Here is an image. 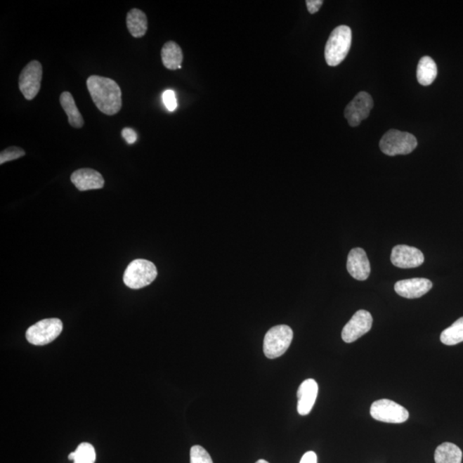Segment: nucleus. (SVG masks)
I'll return each instance as SVG.
<instances>
[{
  "instance_id": "obj_1",
  "label": "nucleus",
  "mask_w": 463,
  "mask_h": 463,
  "mask_svg": "<svg viewBox=\"0 0 463 463\" xmlns=\"http://www.w3.org/2000/svg\"><path fill=\"white\" fill-rule=\"evenodd\" d=\"M87 88L93 102L104 115L118 114L122 107V92L115 80L100 76H91Z\"/></svg>"
},
{
  "instance_id": "obj_2",
  "label": "nucleus",
  "mask_w": 463,
  "mask_h": 463,
  "mask_svg": "<svg viewBox=\"0 0 463 463\" xmlns=\"http://www.w3.org/2000/svg\"><path fill=\"white\" fill-rule=\"evenodd\" d=\"M352 30L348 26L341 25L332 31L325 46L326 63L330 66L340 65L351 48Z\"/></svg>"
},
{
  "instance_id": "obj_3",
  "label": "nucleus",
  "mask_w": 463,
  "mask_h": 463,
  "mask_svg": "<svg viewBox=\"0 0 463 463\" xmlns=\"http://www.w3.org/2000/svg\"><path fill=\"white\" fill-rule=\"evenodd\" d=\"M157 276V268L146 259H136L127 266L124 282L132 289H143L152 283Z\"/></svg>"
},
{
  "instance_id": "obj_4",
  "label": "nucleus",
  "mask_w": 463,
  "mask_h": 463,
  "mask_svg": "<svg viewBox=\"0 0 463 463\" xmlns=\"http://www.w3.org/2000/svg\"><path fill=\"white\" fill-rule=\"evenodd\" d=\"M417 145L418 141L414 135L398 130L388 131L379 143L381 151L389 157L410 154Z\"/></svg>"
},
{
  "instance_id": "obj_5",
  "label": "nucleus",
  "mask_w": 463,
  "mask_h": 463,
  "mask_svg": "<svg viewBox=\"0 0 463 463\" xmlns=\"http://www.w3.org/2000/svg\"><path fill=\"white\" fill-rule=\"evenodd\" d=\"M293 330L287 325H278L266 333L263 340V353L268 359L284 355L293 341Z\"/></svg>"
},
{
  "instance_id": "obj_6",
  "label": "nucleus",
  "mask_w": 463,
  "mask_h": 463,
  "mask_svg": "<svg viewBox=\"0 0 463 463\" xmlns=\"http://www.w3.org/2000/svg\"><path fill=\"white\" fill-rule=\"evenodd\" d=\"M62 330H63V322L60 319H44L27 330L26 339L30 344L44 346L57 339Z\"/></svg>"
},
{
  "instance_id": "obj_7",
  "label": "nucleus",
  "mask_w": 463,
  "mask_h": 463,
  "mask_svg": "<svg viewBox=\"0 0 463 463\" xmlns=\"http://www.w3.org/2000/svg\"><path fill=\"white\" fill-rule=\"evenodd\" d=\"M370 412L373 419L385 423L400 424L410 417V412L405 407L389 399L376 400Z\"/></svg>"
},
{
  "instance_id": "obj_8",
  "label": "nucleus",
  "mask_w": 463,
  "mask_h": 463,
  "mask_svg": "<svg viewBox=\"0 0 463 463\" xmlns=\"http://www.w3.org/2000/svg\"><path fill=\"white\" fill-rule=\"evenodd\" d=\"M42 73V65L37 60L30 62L22 69L19 77V89L26 100H33L38 95L41 89Z\"/></svg>"
},
{
  "instance_id": "obj_9",
  "label": "nucleus",
  "mask_w": 463,
  "mask_h": 463,
  "mask_svg": "<svg viewBox=\"0 0 463 463\" xmlns=\"http://www.w3.org/2000/svg\"><path fill=\"white\" fill-rule=\"evenodd\" d=\"M372 321V315L369 311L365 310L358 311L342 330V340L346 344H352V342L359 339L371 330Z\"/></svg>"
},
{
  "instance_id": "obj_10",
  "label": "nucleus",
  "mask_w": 463,
  "mask_h": 463,
  "mask_svg": "<svg viewBox=\"0 0 463 463\" xmlns=\"http://www.w3.org/2000/svg\"><path fill=\"white\" fill-rule=\"evenodd\" d=\"M373 107L372 96L367 92H360L345 108L344 116L352 127H356L367 119Z\"/></svg>"
},
{
  "instance_id": "obj_11",
  "label": "nucleus",
  "mask_w": 463,
  "mask_h": 463,
  "mask_svg": "<svg viewBox=\"0 0 463 463\" xmlns=\"http://www.w3.org/2000/svg\"><path fill=\"white\" fill-rule=\"evenodd\" d=\"M391 259L393 266L396 267L410 268L422 266L425 256L417 248L398 244L392 249Z\"/></svg>"
},
{
  "instance_id": "obj_12",
  "label": "nucleus",
  "mask_w": 463,
  "mask_h": 463,
  "mask_svg": "<svg viewBox=\"0 0 463 463\" xmlns=\"http://www.w3.org/2000/svg\"><path fill=\"white\" fill-rule=\"evenodd\" d=\"M433 289V282L426 278L402 280L395 284L396 294L406 299L422 297Z\"/></svg>"
},
{
  "instance_id": "obj_13",
  "label": "nucleus",
  "mask_w": 463,
  "mask_h": 463,
  "mask_svg": "<svg viewBox=\"0 0 463 463\" xmlns=\"http://www.w3.org/2000/svg\"><path fill=\"white\" fill-rule=\"evenodd\" d=\"M348 273L358 281H365L371 274V266L367 254L361 248H353L348 256Z\"/></svg>"
},
{
  "instance_id": "obj_14",
  "label": "nucleus",
  "mask_w": 463,
  "mask_h": 463,
  "mask_svg": "<svg viewBox=\"0 0 463 463\" xmlns=\"http://www.w3.org/2000/svg\"><path fill=\"white\" fill-rule=\"evenodd\" d=\"M71 181L81 192L102 189L105 181L103 175L91 169H81L72 174Z\"/></svg>"
},
{
  "instance_id": "obj_15",
  "label": "nucleus",
  "mask_w": 463,
  "mask_h": 463,
  "mask_svg": "<svg viewBox=\"0 0 463 463\" xmlns=\"http://www.w3.org/2000/svg\"><path fill=\"white\" fill-rule=\"evenodd\" d=\"M318 385L313 379H306L299 387L297 410L299 415H309L316 402Z\"/></svg>"
},
{
  "instance_id": "obj_16",
  "label": "nucleus",
  "mask_w": 463,
  "mask_h": 463,
  "mask_svg": "<svg viewBox=\"0 0 463 463\" xmlns=\"http://www.w3.org/2000/svg\"><path fill=\"white\" fill-rule=\"evenodd\" d=\"M60 100L62 108L68 116L70 124L77 129L83 127L84 124L83 116L80 114L71 93L67 91L62 93Z\"/></svg>"
},
{
  "instance_id": "obj_17",
  "label": "nucleus",
  "mask_w": 463,
  "mask_h": 463,
  "mask_svg": "<svg viewBox=\"0 0 463 463\" xmlns=\"http://www.w3.org/2000/svg\"><path fill=\"white\" fill-rule=\"evenodd\" d=\"M162 60L167 69L178 70L181 68L183 52L176 42L167 41L162 49Z\"/></svg>"
},
{
  "instance_id": "obj_18",
  "label": "nucleus",
  "mask_w": 463,
  "mask_h": 463,
  "mask_svg": "<svg viewBox=\"0 0 463 463\" xmlns=\"http://www.w3.org/2000/svg\"><path fill=\"white\" fill-rule=\"evenodd\" d=\"M126 26L132 37H143L148 30V19L145 13L139 9L131 10L126 15Z\"/></svg>"
},
{
  "instance_id": "obj_19",
  "label": "nucleus",
  "mask_w": 463,
  "mask_h": 463,
  "mask_svg": "<svg viewBox=\"0 0 463 463\" xmlns=\"http://www.w3.org/2000/svg\"><path fill=\"white\" fill-rule=\"evenodd\" d=\"M436 463H462V452L460 448L452 443H443L435 450Z\"/></svg>"
},
{
  "instance_id": "obj_20",
  "label": "nucleus",
  "mask_w": 463,
  "mask_h": 463,
  "mask_svg": "<svg viewBox=\"0 0 463 463\" xmlns=\"http://www.w3.org/2000/svg\"><path fill=\"white\" fill-rule=\"evenodd\" d=\"M438 75L437 65L433 58L426 56L419 60L417 66V79L423 86L433 83Z\"/></svg>"
},
{
  "instance_id": "obj_21",
  "label": "nucleus",
  "mask_w": 463,
  "mask_h": 463,
  "mask_svg": "<svg viewBox=\"0 0 463 463\" xmlns=\"http://www.w3.org/2000/svg\"><path fill=\"white\" fill-rule=\"evenodd\" d=\"M441 340L442 344L447 346L457 345L463 341V317L443 330Z\"/></svg>"
},
{
  "instance_id": "obj_22",
  "label": "nucleus",
  "mask_w": 463,
  "mask_h": 463,
  "mask_svg": "<svg viewBox=\"0 0 463 463\" xmlns=\"http://www.w3.org/2000/svg\"><path fill=\"white\" fill-rule=\"evenodd\" d=\"M96 458L94 446L89 443H81L74 452L69 455L70 461L74 463H95Z\"/></svg>"
},
{
  "instance_id": "obj_23",
  "label": "nucleus",
  "mask_w": 463,
  "mask_h": 463,
  "mask_svg": "<svg viewBox=\"0 0 463 463\" xmlns=\"http://www.w3.org/2000/svg\"><path fill=\"white\" fill-rule=\"evenodd\" d=\"M190 463H213V461L203 447L194 445L190 449Z\"/></svg>"
},
{
  "instance_id": "obj_24",
  "label": "nucleus",
  "mask_w": 463,
  "mask_h": 463,
  "mask_svg": "<svg viewBox=\"0 0 463 463\" xmlns=\"http://www.w3.org/2000/svg\"><path fill=\"white\" fill-rule=\"evenodd\" d=\"M25 151L19 147H9L0 154V164L25 157Z\"/></svg>"
},
{
  "instance_id": "obj_25",
  "label": "nucleus",
  "mask_w": 463,
  "mask_h": 463,
  "mask_svg": "<svg viewBox=\"0 0 463 463\" xmlns=\"http://www.w3.org/2000/svg\"><path fill=\"white\" fill-rule=\"evenodd\" d=\"M162 100L167 110L174 112L177 108L176 96H175V93L173 91H166L163 93Z\"/></svg>"
},
{
  "instance_id": "obj_26",
  "label": "nucleus",
  "mask_w": 463,
  "mask_h": 463,
  "mask_svg": "<svg viewBox=\"0 0 463 463\" xmlns=\"http://www.w3.org/2000/svg\"><path fill=\"white\" fill-rule=\"evenodd\" d=\"M306 4L309 13L311 14H315L320 9L324 1L322 0H307Z\"/></svg>"
},
{
  "instance_id": "obj_27",
  "label": "nucleus",
  "mask_w": 463,
  "mask_h": 463,
  "mask_svg": "<svg viewBox=\"0 0 463 463\" xmlns=\"http://www.w3.org/2000/svg\"><path fill=\"white\" fill-rule=\"evenodd\" d=\"M122 136L129 145H132V143L137 141V133H136L134 130L131 129V128H124L122 131Z\"/></svg>"
},
{
  "instance_id": "obj_28",
  "label": "nucleus",
  "mask_w": 463,
  "mask_h": 463,
  "mask_svg": "<svg viewBox=\"0 0 463 463\" xmlns=\"http://www.w3.org/2000/svg\"><path fill=\"white\" fill-rule=\"evenodd\" d=\"M299 463H318V457L313 451H308L302 457Z\"/></svg>"
},
{
  "instance_id": "obj_29",
  "label": "nucleus",
  "mask_w": 463,
  "mask_h": 463,
  "mask_svg": "<svg viewBox=\"0 0 463 463\" xmlns=\"http://www.w3.org/2000/svg\"><path fill=\"white\" fill-rule=\"evenodd\" d=\"M256 463H270V462H268L266 461V460H259V461L256 462Z\"/></svg>"
}]
</instances>
